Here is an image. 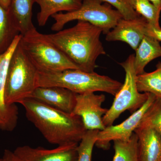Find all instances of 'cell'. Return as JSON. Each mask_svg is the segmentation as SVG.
<instances>
[{
	"label": "cell",
	"instance_id": "6da1fadb",
	"mask_svg": "<svg viewBox=\"0 0 161 161\" xmlns=\"http://www.w3.org/2000/svg\"><path fill=\"white\" fill-rule=\"evenodd\" d=\"M27 119L48 142L58 146L78 144L87 132L80 116L62 112L31 98L20 103Z\"/></svg>",
	"mask_w": 161,
	"mask_h": 161
},
{
	"label": "cell",
	"instance_id": "7a4b0ae2",
	"mask_svg": "<svg viewBox=\"0 0 161 161\" xmlns=\"http://www.w3.org/2000/svg\"><path fill=\"white\" fill-rule=\"evenodd\" d=\"M102 33L91 23L78 21L73 27L47 36L79 69L93 72L97 66V58L106 54L100 41Z\"/></svg>",
	"mask_w": 161,
	"mask_h": 161
},
{
	"label": "cell",
	"instance_id": "3957f363",
	"mask_svg": "<svg viewBox=\"0 0 161 161\" xmlns=\"http://www.w3.org/2000/svg\"><path fill=\"white\" fill-rule=\"evenodd\" d=\"M122 84L110 77L80 69H67L56 72L38 71L37 86H59L76 94L101 92L115 96Z\"/></svg>",
	"mask_w": 161,
	"mask_h": 161
},
{
	"label": "cell",
	"instance_id": "277c9868",
	"mask_svg": "<svg viewBox=\"0 0 161 161\" xmlns=\"http://www.w3.org/2000/svg\"><path fill=\"white\" fill-rule=\"evenodd\" d=\"M20 43L39 72H56L79 69L78 67L36 27L22 35Z\"/></svg>",
	"mask_w": 161,
	"mask_h": 161
},
{
	"label": "cell",
	"instance_id": "5b68a950",
	"mask_svg": "<svg viewBox=\"0 0 161 161\" xmlns=\"http://www.w3.org/2000/svg\"><path fill=\"white\" fill-rule=\"evenodd\" d=\"M38 74V70L19 42L8 67L5 87L6 103L9 105L16 104L29 98L37 87Z\"/></svg>",
	"mask_w": 161,
	"mask_h": 161
},
{
	"label": "cell",
	"instance_id": "8992f818",
	"mask_svg": "<svg viewBox=\"0 0 161 161\" xmlns=\"http://www.w3.org/2000/svg\"><path fill=\"white\" fill-rule=\"evenodd\" d=\"M55 23L53 31L63 29L67 23L74 20L88 22L99 27L107 35L123 18L119 12L112 9L108 4H102L99 0H83L80 8L66 13H57L52 16Z\"/></svg>",
	"mask_w": 161,
	"mask_h": 161
},
{
	"label": "cell",
	"instance_id": "52a82bcc",
	"mask_svg": "<svg viewBox=\"0 0 161 161\" xmlns=\"http://www.w3.org/2000/svg\"><path fill=\"white\" fill-rule=\"evenodd\" d=\"M135 55H130L127 60L119 64L123 68L125 73V81L120 89L115 95L112 106L108 109L103 118L106 127L110 126L125 111L131 113L137 111L146 102L149 93H141L137 88V75L134 66Z\"/></svg>",
	"mask_w": 161,
	"mask_h": 161
},
{
	"label": "cell",
	"instance_id": "ba28073f",
	"mask_svg": "<svg viewBox=\"0 0 161 161\" xmlns=\"http://www.w3.org/2000/svg\"><path fill=\"white\" fill-rule=\"evenodd\" d=\"M156 97L149 93L146 102L125 120L119 125L106 127L99 131L95 145L98 148L108 149L110 142L115 140L127 141L130 139L136 129L138 128L145 113L155 101Z\"/></svg>",
	"mask_w": 161,
	"mask_h": 161
},
{
	"label": "cell",
	"instance_id": "9c48e42d",
	"mask_svg": "<svg viewBox=\"0 0 161 161\" xmlns=\"http://www.w3.org/2000/svg\"><path fill=\"white\" fill-rule=\"evenodd\" d=\"M22 37V35L16 36L10 46L5 52L0 53V129L11 132L18 123V111L16 105H7L5 100L7 72L10 59Z\"/></svg>",
	"mask_w": 161,
	"mask_h": 161
},
{
	"label": "cell",
	"instance_id": "30bf717a",
	"mask_svg": "<svg viewBox=\"0 0 161 161\" xmlns=\"http://www.w3.org/2000/svg\"><path fill=\"white\" fill-rule=\"evenodd\" d=\"M105 100L103 94L95 95L94 92L77 94L72 114L80 116L87 130L102 131L106 128L103 118L108 110L102 107Z\"/></svg>",
	"mask_w": 161,
	"mask_h": 161
},
{
	"label": "cell",
	"instance_id": "8fae6325",
	"mask_svg": "<svg viewBox=\"0 0 161 161\" xmlns=\"http://www.w3.org/2000/svg\"><path fill=\"white\" fill-rule=\"evenodd\" d=\"M78 145H61L52 150L24 146L17 147L14 153L22 161H77Z\"/></svg>",
	"mask_w": 161,
	"mask_h": 161
},
{
	"label": "cell",
	"instance_id": "7c38bea8",
	"mask_svg": "<svg viewBox=\"0 0 161 161\" xmlns=\"http://www.w3.org/2000/svg\"><path fill=\"white\" fill-rule=\"evenodd\" d=\"M147 20L141 16L132 19L122 18L106 35L108 41H119L129 44L136 50L145 36Z\"/></svg>",
	"mask_w": 161,
	"mask_h": 161
},
{
	"label": "cell",
	"instance_id": "4fadbf2b",
	"mask_svg": "<svg viewBox=\"0 0 161 161\" xmlns=\"http://www.w3.org/2000/svg\"><path fill=\"white\" fill-rule=\"evenodd\" d=\"M77 94L62 87H37L29 98L62 112L72 114L76 104Z\"/></svg>",
	"mask_w": 161,
	"mask_h": 161
},
{
	"label": "cell",
	"instance_id": "5bb4252c",
	"mask_svg": "<svg viewBox=\"0 0 161 161\" xmlns=\"http://www.w3.org/2000/svg\"><path fill=\"white\" fill-rule=\"evenodd\" d=\"M138 161H161V136L150 127H138Z\"/></svg>",
	"mask_w": 161,
	"mask_h": 161
},
{
	"label": "cell",
	"instance_id": "9a60e30c",
	"mask_svg": "<svg viewBox=\"0 0 161 161\" xmlns=\"http://www.w3.org/2000/svg\"><path fill=\"white\" fill-rule=\"evenodd\" d=\"M36 0H11L8 11L15 28L23 35L34 28L32 8Z\"/></svg>",
	"mask_w": 161,
	"mask_h": 161
},
{
	"label": "cell",
	"instance_id": "2e32d148",
	"mask_svg": "<svg viewBox=\"0 0 161 161\" xmlns=\"http://www.w3.org/2000/svg\"><path fill=\"white\" fill-rule=\"evenodd\" d=\"M135 52L134 69L136 75H141L150 61L161 57V46L158 40L145 35Z\"/></svg>",
	"mask_w": 161,
	"mask_h": 161
},
{
	"label": "cell",
	"instance_id": "e0dca14e",
	"mask_svg": "<svg viewBox=\"0 0 161 161\" xmlns=\"http://www.w3.org/2000/svg\"><path fill=\"white\" fill-rule=\"evenodd\" d=\"M82 2L83 0H36L40 8L37 18L38 25L45 26L50 17L59 12H70L77 10Z\"/></svg>",
	"mask_w": 161,
	"mask_h": 161
},
{
	"label": "cell",
	"instance_id": "ac0fdd59",
	"mask_svg": "<svg viewBox=\"0 0 161 161\" xmlns=\"http://www.w3.org/2000/svg\"><path fill=\"white\" fill-rule=\"evenodd\" d=\"M136 83L139 92L150 93L161 98V62L157 64L153 71L137 75Z\"/></svg>",
	"mask_w": 161,
	"mask_h": 161
},
{
	"label": "cell",
	"instance_id": "d6986e66",
	"mask_svg": "<svg viewBox=\"0 0 161 161\" xmlns=\"http://www.w3.org/2000/svg\"><path fill=\"white\" fill-rule=\"evenodd\" d=\"M113 142L115 154L112 161H138V137L135 132L128 140Z\"/></svg>",
	"mask_w": 161,
	"mask_h": 161
},
{
	"label": "cell",
	"instance_id": "ffe728a7",
	"mask_svg": "<svg viewBox=\"0 0 161 161\" xmlns=\"http://www.w3.org/2000/svg\"><path fill=\"white\" fill-rule=\"evenodd\" d=\"M133 9L139 15L143 17L155 29L161 30L159 18L161 8L154 6L149 0H129Z\"/></svg>",
	"mask_w": 161,
	"mask_h": 161
},
{
	"label": "cell",
	"instance_id": "44dd1931",
	"mask_svg": "<svg viewBox=\"0 0 161 161\" xmlns=\"http://www.w3.org/2000/svg\"><path fill=\"white\" fill-rule=\"evenodd\" d=\"M19 34L12 22L8 10L0 6V53L9 47L16 36Z\"/></svg>",
	"mask_w": 161,
	"mask_h": 161
},
{
	"label": "cell",
	"instance_id": "7402d4cb",
	"mask_svg": "<svg viewBox=\"0 0 161 161\" xmlns=\"http://www.w3.org/2000/svg\"><path fill=\"white\" fill-rule=\"evenodd\" d=\"M98 130H87L77 147V161H92L93 148L97 141Z\"/></svg>",
	"mask_w": 161,
	"mask_h": 161
},
{
	"label": "cell",
	"instance_id": "603a6c76",
	"mask_svg": "<svg viewBox=\"0 0 161 161\" xmlns=\"http://www.w3.org/2000/svg\"><path fill=\"white\" fill-rule=\"evenodd\" d=\"M148 126L161 136V98H156L147 111L138 127Z\"/></svg>",
	"mask_w": 161,
	"mask_h": 161
},
{
	"label": "cell",
	"instance_id": "cb8c5ba5",
	"mask_svg": "<svg viewBox=\"0 0 161 161\" xmlns=\"http://www.w3.org/2000/svg\"><path fill=\"white\" fill-rule=\"evenodd\" d=\"M112 5L119 12L123 18L125 19H132L139 16L133 9L129 0H99Z\"/></svg>",
	"mask_w": 161,
	"mask_h": 161
},
{
	"label": "cell",
	"instance_id": "d4e9b609",
	"mask_svg": "<svg viewBox=\"0 0 161 161\" xmlns=\"http://www.w3.org/2000/svg\"><path fill=\"white\" fill-rule=\"evenodd\" d=\"M145 35L154 38L158 41H161V30L155 29L147 23L145 31Z\"/></svg>",
	"mask_w": 161,
	"mask_h": 161
},
{
	"label": "cell",
	"instance_id": "484cf974",
	"mask_svg": "<svg viewBox=\"0 0 161 161\" xmlns=\"http://www.w3.org/2000/svg\"><path fill=\"white\" fill-rule=\"evenodd\" d=\"M3 158L4 161H22L14 154V152L10 150H5Z\"/></svg>",
	"mask_w": 161,
	"mask_h": 161
},
{
	"label": "cell",
	"instance_id": "4316f807",
	"mask_svg": "<svg viewBox=\"0 0 161 161\" xmlns=\"http://www.w3.org/2000/svg\"><path fill=\"white\" fill-rule=\"evenodd\" d=\"M11 2V0H0V6L6 10H8Z\"/></svg>",
	"mask_w": 161,
	"mask_h": 161
},
{
	"label": "cell",
	"instance_id": "83f0119b",
	"mask_svg": "<svg viewBox=\"0 0 161 161\" xmlns=\"http://www.w3.org/2000/svg\"><path fill=\"white\" fill-rule=\"evenodd\" d=\"M149 1L156 7L161 8V0H149Z\"/></svg>",
	"mask_w": 161,
	"mask_h": 161
},
{
	"label": "cell",
	"instance_id": "f1b7e54d",
	"mask_svg": "<svg viewBox=\"0 0 161 161\" xmlns=\"http://www.w3.org/2000/svg\"><path fill=\"white\" fill-rule=\"evenodd\" d=\"M0 161H4L3 158H0Z\"/></svg>",
	"mask_w": 161,
	"mask_h": 161
}]
</instances>
